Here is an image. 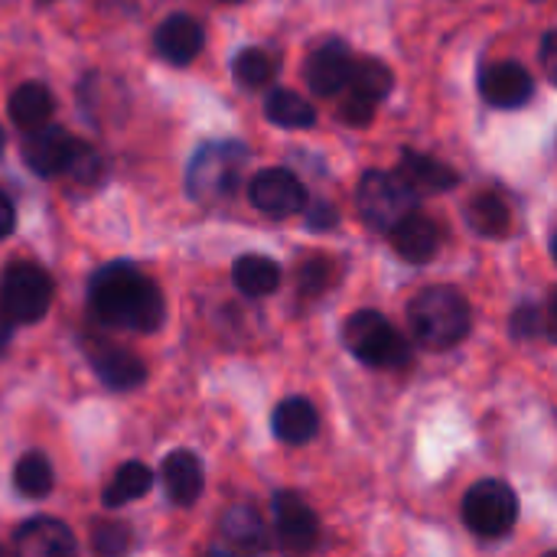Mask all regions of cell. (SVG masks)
I'll list each match as a JSON object with an SVG mask.
<instances>
[{
    "label": "cell",
    "instance_id": "484cf974",
    "mask_svg": "<svg viewBox=\"0 0 557 557\" xmlns=\"http://www.w3.org/2000/svg\"><path fill=\"white\" fill-rule=\"evenodd\" d=\"M13 483H16V490L23 493V496H29V499H42V496H49L52 493V486H55V473H52V463L42 457V454H23L20 460H16V470H13Z\"/></svg>",
    "mask_w": 557,
    "mask_h": 557
},
{
    "label": "cell",
    "instance_id": "f1b7e54d",
    "mask_svg": "<svg viewBox=\"0 0 557 557\" xmlns=\"http://www.w3.org/2000/svg\"><path fill=\"white\" fill-rule=\"evenodd\" d=\"M91 545L98 555H124L134 545L127 522H98L91 532Z\"/></svg>",
    "mask_w": 557,
    "mask_h": 557
},
{
    "label": "cell",
    "instance_id": "1f68e13d",
    "mask_svg": "<svg viewBox=\"0 0 557 557\" xmlns=\"http://www.w3.org/2000/svg\"><path fill=\"white\" fill-rule=\"evenodd\" d=\"M326 281H330V264H326V261L313 258V261H307V264L300 268V294H304V297L323 294Z\"/></svg>",
    "mask_w": 557,
    "mask_h": 557
},
{
    "label": "cell",
    "instance_id": "cb8c5ba5",
    "mask_svg": "<svg viewBox=\"0 0 557 557\" xmlns=\"http://www.w3.org/2000/svg\"><path fill=\"white\" fill-rule=\"evenodd\" d=\"M467 219L470 225L486 235V238H503L512 228V212L506 206V199H499L496 193H480L470 199L467 206Z\"/></svg>",
    "mask_w": 557,
    "mask_h": 557
},
{
    "label": "cell",
    "instance_id": "6da1fadb",
    "mask_svg": "<svg viewBox=\"0 0 557 557\" xmlns=\"http://www.w3.org/2000/svg\"><path fill=\"white\" fill-rule=\"evenodd\" d=\"M88 307L104 326L153 333L166 317L160 287L127 261H111L88 284Z\"/></svg>",
    "mask_w": 557,
    "mask_h": 557
},
{
    "label": "cell",
    "instance_id": "603a6c76",
    "mask_svg": "<svg viewBox=\"0 0 557 557\" xmlns=\"http://www.w3.org/2000/svg\"><path fill=\"white\" fill-rule=\"evenodd\" d=\"M222 535L245 548V552H258V548H268V525L261 519L258 509L251 506H235L222 516Z\"/></svg>",
    "mask_w": 557,
    "mask_h": 557
},
{
    "label": "cell",
    "instance_id": "4fadbf2b",
    "mask_svg": "<svg viewBox=\"0 0 557 557\" xmlns=\"http://www.w3.org/2000/svg\"><path fill=\"white\" fill-rule=\"evenodd\" d=\"M349 78H352V55L343 42H323L320 49L310 52L307 59V85L330 98V95H339L343 88H349Z\"/></svg>",
    "mask_w": 557,
    "mask_h": 557
},
{
    "label": "cell",
    "instance_id": "d4e9b609",
    "mask_svg": "<svg viewBox=\"0 0 557 557\" xmlns=\"http://www.w3.org/2000/svg\"><path fill=\"white\" fill-rule=\"evenodd\" d=\"M150 486H153V473H150V467H144V463H137V460H131V463H124L117 473H114V480L108 483V490H104V506L108 509H117V506H127V503H134V499H140V496H147L150 493Z\"/></svg>",
    "mask_w": 557,
    "mask_h": 557
},
{
    "label": "cell",
    "instance_id": "2e32d148",
    "mask_svg": "<svg viewBox=\"0 0 557 557\" xmlns=\"http://www.w3.org/2000/svg\"><path fill=\"white\" fill-rule=\"evenodd\" d=\"M202 26L193 20V16H186V13H173V16H166L160 26H157V33H153V46H157V52L166 59V62H173V65H186V62H193L199 52H202Z\"/></svg>",
    "mask_w": 557,
    "mask_h": 557
},
{
    "label": "cell",
    "instance_id": "4dcf8cb0",
    "mask_svg": "<svg viewBox=\"0 0 557 557\" xmlns=\"http://www.w3.org/2000/svg\"><path fill=\"white\" fill-rule=\"evenodd\" d=\"M65 176H72V180H78V183H95V180L101 176V160H98V153H95L88 144H78V147H75V157H72V163H69V170H65Z\"/></svg>",
    "mask_w": 557,
    "mask_h": 557
},
{
    "label": "cell",
    "instance_id": "52a82bcc",
    "mask_svg": "<svg viewBox=\"0 0 557 557\" xmlns=\"http://www.w3.org/2000/svg\"><path fill=\"white\" fill-rule=\"evenodd\" d=\"M463 522L480 539H503L519 522V496L503 480H480L463 499Z\"/></svg>",
    "mask_w": 557,
    "mask_h": 557
},
{
    "label": "cell",
    "instance_id": "8992f818",
    "mask_svg": "<svg viewBox=\"0 0 557 557\" xmlns=\"http://www.w3.org/2000/svg\"><path fill=\"white\" fill-rule=\"evenodd\" d=\"M52 281L36 264H10L0 277V320L20 326L36 323L49 313Z\"/></svg>",
    "mask_w": 557,
    "mask_h": 557
},
{
    "label": "cell",
    "instance_id": "5b68a950",
    "mask_svg": "<svg viewBox=\"0 0 557 557\" xmlns=\"http://www.w3.org/2000/svg\"><path fill=\"white\" fill-rule=\"evenodd\" d=\"M343 339L362 366L372 369H401L408 362V343L401 333L375 310H359L346 320Z\"/></svg>",
    "mask_w": 557,
    "mask_h": 557
},
{
    "label": "cell",
    "instance_id": "e0dca14e",
    "mask_svg": "<svg viewBox=\"0 0 557 557\" xmlns=\"http://www.w3.org/2000/svg\"><path fill=\"white\" fill-rule=\"evenodd\" d=\"M163 490L173 506H193L202 496V463L189 450H173L163 460Z\"/></svg>",
    "mask_w": 557,
    "mask_h": 557
},
{
    "label": "cell",
    "instance_id": "5bb4252c",
    "mask_svg": "<svg viewBox=\"0 0 557 557\" xmlns=\"http://www.w3.org/2000/svg\"><path fill=\"white\" fill-rule=\"evenodd\" d=\"M13 545L26 557H59L75 552V535L59 519H29L13 532Z\"/></svg>",
    "mask_w": 557,
    "mask_h": 557
},
{
    "label": "cell",
    "instance_id": "ffe728a7",
    "mask_svg": "<svg viewBox=\"0 0 557 557\" xmlns=\"http://www.w3.org/2000/svg\"><path fill=\"white\" fill-rule=\"evenodd\" d=\"M232 277L245 297H268L281 284V268H277V261H271L264 255H245L235 261Z\"/></svg>",
    "mask_w": 557,
    "mask_h": 557
},
{
    "label": "cell",
    "instance_id": "f546056e",
    "mask_svg": "<svg viewBox=\"0 0 557 557\" xmlns=\"http://www.w3.org/2000/svg\"><path fill=\"white\" fill-rule=\"evenodd\" d=\"M375 104L379 101H372V98H366L359 91H349V98L339 104V121L349 124V127H366L375 117Z\"/></svg>",
    "mask_w": 557,
    "mask_h": 557
},
{
    "label": "cell",
    "instance_id": "836d02e7",
    "mask_svg": "<svg viewBox=\"0 0 557 557\" xmlns=\"http://www.w3.org/2000/svg\"><path fill=\"white\" fill-rule=\"evenodd\" d=\"M304 215H307V228H313V232L333 228L336 219H339V212L330 202H323V199H313L310 206H304Z\"/></svg>",
    "mask_w": 557,
    "mask_h": 557
},
{
    "label": "cell",
    "instance_id": "8fae6325",
    "mask_svg": "<svg viewBox=\"0 0 557 557\" xmlns=\"http://www.w3.org/2000/svg\"><path fill=\"white\" fill-rule=\"evenodd\" d=\"M274 532L287 552H310L320 539V522L313 509L297 493L274 496Z\"/></svg>",
    "mask_w": 557,
    "mask_h": 557
},
{
    "label": "cell",
    "instance_id": "ac0fdd59",
    "mask_svg": "<svg viewBox=\"0 0 557 557\" xmlns=\"http://www.w3.org/2000/svg\"><path fill=\"white\" fill-rule=\"evenodd\" d=\"M274 437L284 444H310L320 431V414L307 398H287L274 408Z\"/></svg>",
    "mask_w": 557,
    "mask_h": 557
},
{
    "label": "cell",
    "instance_id": "83f0119b",
    "mask_svg": "<svg viewBox=\"0 0 557 557\" xmlns=\"http://www.w3.org/2000/svg\"><path fill=\"white\" fill-rule=\"evenodd\" d=\"M395 85V75L385 62L379 59H362V62H352V78H349V88L372 98V101H382Z\"/></svg>",
    "mask_w": 557,
    "mask_h": 557
},
{
    "label": "cell",
    "instance_id": "7a4b0ae2",
    "mask_svg": "<svg viewBox=\"0 0 557 557\" xmlns=\"http://www.w3.org/2000/svg\"><path fill=\"white\" fill-rule=\"evenodd\" d=\"M408 323L424 349L444 352L467 339L473 326V313L457 287H428L411 300Z\"/></svg>",
    "mask_w": 557,
    "mask_h": 557
},
{
    "label": "cell",
    "instance_id": "7c38bea8",
    "mask_svg": "<svg viewBox=\"0 0 557 557\" xmlns=\"http://www.w3.org/2000/svg\"><path fill=\"white\" fill-rule=\"evenodd\" d=\"M88 362L95 375L114 392H131L147 382V366L114 343H88Z\"/></svg>",
    "mask_w": 557,
    "mask_h": 557
},
{
    "label": "cell",
    "instance_id": "ab89813d",
    "mask_svg": "<svg viewBox=\"0 0 557 557\" xmlns=\"http://www.w3.org/2000/svg\"><path fill=\"white\" fill-rule=\"evenodd\" d=\"M225 3H238V0H225Z\"/></svg>",
    "mask_w": 557,
    "mask_h": 557
},
{
    "label": "cell",
    "instance_id": "f35d334b",
    "mask_svg": "<svg viewBox=\"0 0 557 557\" xmlns=\"http://www.w3.org/2000/svg\"><path fill=\"white\" fill-rule=\"evenodd\" d=\"M0 153H3V127H0Z\"/></svg>",
    "mask_w": 557,
    "mask_h": 557
},
{
    "label": "cell",
    "instance_id": "8d00e7d4",
    "mask_svg": "<svg viewBox=\"0 0 557 557\" xmlns=\"http://www.w3.org/2000/svg\"><path fill=\"white\" fill-rule=\"evenodd\" d=\"M545 333L557 339V290H552L548 297V307H545Z\"/></svg>",
    "mask_w": 557,
    "mask_h": 557
},
{
    "label": "cell",
    "instance_id": "4316f807",
    "mask_svg": "<svg viewBox=\"0 0 557 557\" xmlns=\"http://www.w3.org/2000/svg\"><path fill=\"white\" fill-rule=\"evenodd\" d=\"M232 72H235V82L242 88H264L271 85L274 72H277V62L264 52V49H242L232 62Z\"/></svg>",
    "mask_w": 557,
    "mask_h": 557
},
{
    "label": "cell",
    "instance_id": "30bf717a",
    "mask_svg": "<svg viewBox=\"0 0 557 557\" xmlns=\"http://www.w3.org/2000/svg\"><path fill=\"white\" fill-rule=\"evenodd\" d=\"M480 95L493 108H522L535 95L532 72L522 62H490L480 72Z\"/></svg>",
    "mask_w": 557,
    "mask_h": 557
},
{
    "label": "cell",
    "instance_id": "277c9868",
    "mask_svg": "<svg viewBox=\"0 0 557 557\" xmlns=\"http://www.w3.org/2000/svg\"><path fill=\"white\" fill-rule=\"evenodd\" d=\"M356 206L369 228L388 235L401 219H408L418 209V186L401 170H369L359 183Z\"/></svg>",
    "mask_w": 557,
    "mask_h": 557
},
{
    "label": "cell",
    "instance_id": "9c48e42d",
    "mask_svg": "<svg viewBox=\"0 0 557 557\" xmlns=\"http://www.w3.org/2000/svg\"><path fill=\"white\" fill-rule=\"evenodd\" d=\"M78 140H72V134L65 127L55 124H42L36 131H26L23 140V160L36 176H59L69 170L72 157H75Z\"/></svg>",
    "mask_w": 557,
    "mask_h": 557
},
{
    "label": "cell",
    "instance_id": "7402d4cb",
    "mask_svg": "<svg viewBox=\"0 0 557 557\" xmlns=\"http://www.w3.org/2000/svg\"><path fill=\"white\" fill-rule=\"evenodd\" d=\"M401 173L418 189H428V193H447V189H454L460 183V176L447 163H441V160H434L428 153H414V150L401 153Z\"/></svg>",
    "mask_w": 557,
    "mask_h": 557
},
{
    "label": "cell",
    "instance_id": "44dd1931",
    "mask_svg": "<svg viewBox=\"0 0 557 557\" xmlns=\"http://www.w3.org/2000/svg\"><path fill=\"white\" fill-rule=\"evenodd\" d=\"M264 114L271 124L287 127V131H300V127L317 124V108L290 88H274L264 101Z\"/></svg>",
    "mask_w": 557,
    "mask_h": 557
},
{
    "label": "cell",
    "instance_id": "74e56055",
    "mask_svg": "<svg viewBox=\"0 0 557 557\" xmlns=\"http://www.w3.org/2000/svg\"><path fill=\"white\" fill-rule=\"evenodd\" d=\"M552 255H555V261H557V232H555V238H552Z\"/></svg>",
    "mask_w": 557,
    "mask_h": 557
},
{
    "label": "cell",
    "instance_id": "d6a6232c",
    "mask_svg": "<svg viewBox=\"0 0 557 557\" xmlns=\"http://www.w3.org/2000/svg\"><path fill=\"white\" fill-rule=\"evenodd\" d=\"M539 330H545V317L539 313V307L525 304L512 313V336L516 339H532Z\"/></svg>",
    "mask_w": 557,
    "mask_h": 557
},
{
    "label": "cell",
    "instance_id": "d6986e66",
    "mask_svg": "<svg viewBox=\"0 0 557 557\" xmlns=\"http://www.w3.org/2000/svg\"><path fill=\"white\" fill-rule=\"evenodd\" d=\"M55 111V98L46 85L39 82H23L13 95H10V117L16 127L23 131H36L42 124L52 121Z\"/></svg>",
    "mask_w": 557,
    "mask_h": 557
},
{
    "label": "cell",
    "instance_id": "e575fe53",
    "mask_svg": "<svg viewBox=\"0 0 557 557\" xmlns=\"http://www.w3.org/2000/svg\"><path fill=\"white\" fill-rule=\"evenodd\" d=\"M542 69L557 85V29L545 33V39H542Z\"/></svg>",
    "mask_w": 557,
    "mask_h": 557
},
{
    "label": "cell",
    "instance_id": "ba28073f",
    "mask_svg": "<svg viewBox=\"0 0 557 557\" xmlns=\"http://www.w3.org/2000/svg\"><path fill=\"white\" fill-rule=\"evenodd\" d=\"M248 199L258 212L264 215H274V219H284V215H294L307 206V193H304V183L284 170V166H271V170H261L251 186H248Z\"/></svg>",
    "mask_w": 557,
    "mask_h": 557
},
{
    "label": "cell",
    "instance_id": "d590c367",
    "mask_svg": "<svg viewBox=\"0 0 557 557\" xmlns=\"http://www.w3.org/2000/svg\"><path fill=\"white\" fill-rule=\"evenodd\" d=\"M16 225V212H13V202L0 193V238H7Z\"/></svg>",
    "mask_w": 557,
    "mask_h": 557
},
{
    "label": "cell",
    "instance_id": "9a60e30c",
    "mask_svg": "<svg viewBox=\"0 0 557 557\" xmlns=\"http://www.w3.org/2000/svg\"><path fill=\"white\" fill-rule=\"evenodd\" d=\"M388 235H392L395 251L408 264H428L437 255V248H441V228H437V222L431 215L418 212V209L408 219H401Z\"/></svg>",
    "mask_w": 557,
    "mask_h": 557
},
{
    "label": "cell",
    "instance_id": "3957f363",
    "mask_svg": "<svg viewBox=\"0 0 557 557\" xmlns=\"http://www.w3.org/2000/svg\"><path fill=\"white\" fill-rule=\"evenodd\" d=\"M248 147L238 144V140H215V144H206L189 170H186V193L196 199V202H219V199H228L238 183H242V173H245V163H248Z\"/></svg>",
    "mask_w": 557,
    "mask_h": 557
}]
</instances>
